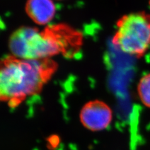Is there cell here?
<instances>
[{
    "instance_id": "6da1fadb",
    "label": "cell",
    "mask_w": 150,
    "mask_h": 150,
    "mask_svg": "<svg viewBox=\"0 0 150 150\" xmlns=\"http://www.w3.org/2000/svg\"><path fill=\"white\" fill-rule=\"evenodd\" d=\"M58 68L51 58L28 59L7 56L1 63L0 96L16 108L28 96L38 94Z\"/></svg>"
},
{
    "instance_id": "7a4b0ae2",
    "label": "cell",
    "mask_w": 150,
    "mask_h": 150,
    "mask_svg": "<svg viewBox=\"0 0 150 150\" xmlns=\"http://www.w3.org/2000/svg\"><path fill=\"white\" fill-rule=\"evenodd\" d=\"M81 36L65 25L46 28L43 31L22 27L11 36L9 46L16 57L40 59L62 54L71 58L80 49Z\"/></svg>"
},
{
    "instance_id": "3957f363",
    "label": "cell",
    "mask_w": 150,
    "mask_h": 150,
    "mask_svg": "<svg viewBox=\"0 0 150 150\" xmlns=\"http://www.w3.org/2000/svg\"><path fill=\"white\" fill-rule=\"evenodd\" d=\"M112 43L126 54L143 56L150 47L149 14L138 12L121 18Z\"/></svg>"
},
{
    "instance_id": "277c9868",
    "label": "cell",
    "mask_w": 150,
    "mask_h": 150,
    "mask_svg": "<svg viewBox=\"0 0 150 150\" xmlns=\"http://www.w3.org/2000/svg\"><path fill=\"white\" fill-rule=\"evenodd\" d=\"M112 111L105 103L95 100L87 103L81 109L80 120L84 126L93 131L106 129L112 120Z\"/></svg>"
},
{
    "instance_id": "5b68a950",
    "label": "cell",
    "mask_w": 150,
    "mask_h": 150,
    "mask_svg": "<svg viewBox=\"0 0 150 150\" xmlns=\"http://www.w3.org/2000/svg\"><path fill=\"white\" fill-rule=\"evenodd\" d=\"M26 11L36 24L46 25L53 19L56 7L53 0H28Z\"/></svg>"
},
{
    "instance_id": "8992f818",
    "label": "cell",
    "mask_w": 150,
    "mask_h": 150,
    "mask_svg": "<svg viewBox=\"0 0 150 150\" xmlns=\"http://www.w3.org/2000/svg\"><path fill=\"white\" fill-rule=\"evenodd\" d=\"M138 93L143 105L150 108V73L141 78L138 85Z\"/></svg>"
}]
</instances>
